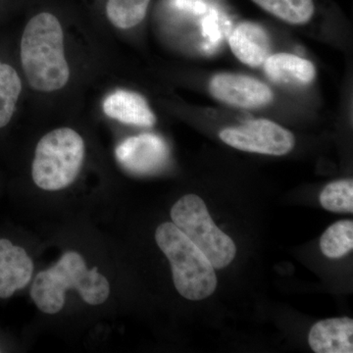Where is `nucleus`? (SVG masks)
<instances>
[{
    "label": "nucleus",
    "mask_w": 353,
    "mask_h": 353,
    "mask_svg": "<svg viewBox=\"0 0 353 353\" xmlns=\"http://www.w3.org/2000/svg\"><path fill=\"white\" fill-rule=\"evenodd\" d=\"M209 92L218 101L239 108H263L273 101L268 85L241 74H217L209 83Z\"/></svg>",
    "instance_id": "nucleus-7"
},
{
    "label": "nucleus",
    "mask_w": 353,
    "mask_h": 353,
    "mask_svg": "<svg viewBox=\"0 0 353 353\" xmlns=\"http://www.w3.org/2000/svg\"><path fill=\"white\" fill-rule=\"evenodd\" d=\"M171 218L173 224L203 252L214 268L223 269L232 263L236 254V245L216 226L201 197L187 194L179 199L171 209Z\"/></svg>",
    "instance_id": "nucleus-5"
},
{
    "label": "nucleus",
    "mask_w": 353,
    "mask_h": 353,
    "mask_svg": "<svg viewBox=\"0 0 353 353\" xmlns=\"http://www.w3.org/2000/svg\"><path fill=\"white\" fill-rule=\"evenodd\" d=\"M155 241L170 262L174 285L181 296L196 301L208 299L215 292L217 277L214 267L173 223L159 225Z\"/></svg>",
    "instance_id": "nucleus-3"
},
{
    "label": "nucleus",
    "mask_w": 353,
    "mask_h": 353,
    "mask_svg": "<svg viewBox=\"0 0 353 353\" xmlns=\"http://www.w3.org/2000/svg\"><path fill=\"white\" fill-rule=\"evenodd\" d=\"M22 90L17 70L0 57V130L12 121Z\"/></svg>",
    "instance_id": "nucleus-14"
},
{
    "label": "nucleus",
    "mask_w": 353,
    "mask_h": 353,
    "mask_svg": "<svg viewBox=\"0 0 353 353\" xmlns=\"http://www.w3.org/2000/svg\"><path fill=\"white\" fill-rule=\"evenodd\" d=\"M220 139L228 145L243 152L260 154H287L294 148L296 139L287 129L266 119L250 121L240 127L222 130Z\"/></svg>",
    "instance_id": "nucleus-6"
},
{
    "label": "nucleus",
    "mask_w": 353,
    "mask_h": 353,
    "mask_svg": "<svg viewBox=\"0 0 353 353\" xmlns=\"http://www.w3.org/2000/svg\"><path fill=\"white\" fill-rule=\"evenodd\" d=\"M103 111L109 118L139 127H152L157 116L145 97L130 90H118L103 102Z\"/></svg>",
    "instance_id": "nucleus-12"
},
{
    "label": "nucleus",
    "mask_w": 353,
    "mask_h": 353,
    "mask_svg": "<svg viewBox=\"0 0 353 353\" xmlns=\"http://www.w3.org/2000/svg\"><path fill=\"white\" fill-rule=\"evenodd\" d=\"M320 248L325 256L336 259L353 250V222L343 220L331 225L322 234Z\"/></svg>",
    "instance_id": "nucleus-17"
},
{
    "label": "nucleus",
    "mask_w": 353,
    "mask_h": 353,
    "mask_svg": "<svg viewBox=\"0 0 353 353\" xmlns=\"http://www.w3.org/2000/svg\"><path fill=\"white\" fill-rule=\"evenodd\" d=\"M234 57L250 67L263 65L270 57L271 41L264 28L252 22H243L234 28L229 39Z\"/></svg>",
    "instance_id": "nucleus-10"
},
{
    "label": "nucleus",
    "mask_w": 353,
    "mask_h": 353,
    "mask_svg": "<svg viewBox=\"0 0 353 353\" xmlns=\"http://www.w3.org/2000/svg\"><path fill=\"white\" fill-rule=\"evenodd\" d=\"M85 145L71 128H60L39 139L32 165L34 183L43 190L57 192L75 182L85 158Z\"/></svg>",
    "instance_id": "nucleus-4"
},
{
    "label": "nucleus",
    "mask_w": 353,
    "mask_h": 353,
    "mask_svg": "<svg viewBox=\"0 0 353 353\" xmlns=\"http://www.w3.org/2000/svg\"><path fill=\"white\" fill-rule=\"evenodd\" d=\"M322 208L331 212H353V182L352 179L330 183L320 194Z\"/></svg>",
    "instance_id": "nucleus-18"
},
{
    "label": "nucleus",
    "mask_w": 353,
    "mask_h": 353,
    "mask_svg": "<svg viewBox=\"0 0 353 353\" xmlns=\"http://www.w3.org/2000/svg\"><path fill=\"white\" fill-rule=\"evenodd\" d=\"M150 0H108L106 15L116 28L132 29L145 19Z\"/></svg>",
    "instance_id": "nucleus-16"
},
{
    "label": "nucleus",
    "mask_w": 353,
    "mask_h": 353,
    "mask_svg": "<svg viewBox=\"0 0 353 353\" xmlns=\"http://www.w3.org/2000/svg\"><path fill=\"white\" fill-rule=\"evenodd\" d=\"M263 65L268 78L282 85H308L316 77L314 65L290 53L270 55Z\"/></svg>",
    "instance_id": "nucleus-13"
},
{
    "label": "nucleus",
    "mask_w": 353,
    "mask_h": 353,
    "mask_svg": "<svg viewBox=\"0 0 353 353\" xmlns=\"http://www.w3.org/2000/svg\"><path fill=\"white\" fill-rule=\"evenodd\" d=\"M267 12L290 24H305L314 14L313 0H252Z\"/></svg>",
    "instance_id": "nucleus-15"
},
{
    "label": "nucleus",
    "mask_w": 353,
    "mask_h": 353,
    "mask_svg": "<svg viewBox=\"0 0 353 353\" xmlns=\"http://www.w3.org/2000/svg\"><path fill=\"white\" fill-rule=\"evenodd\" d=\"M20 61L30 87L41 92L61 90L70 79L64 53V34L57 16L37 14L25 26Z\"/></svg>",
    "instance_id": "nucleus-1"
},
{
    "label": "nucleus",
    "mask_w": 353,
    "mask_h": 353,
    "mask_svg": "<svg viewBox=\"0 0 353 353\" xmlns=\"http://www.w3.org/2000/svg\"><path fill=\"white\" fill-rule=\"evenodd\" d=\"M121 166L136 175H148L163 168L169 159V148L163 139L143 134L125 139L116 148Z\"/></svg>",
    "instance_id": "nucleus-8"
},
{
    "label": "nucleus",
    "mask_w": 353,
    "mask_h": 353,
    "mask_svg": "<svg viewBox=\"0 0 353 353\" xmlns=\"http://www.w3.org/2000/svg\"><path fill=\"white\" fill-rule=\"evenodd\" d=\"M34 263L28 252L8 239H0V299H7L31 282Z\"/></svg>",
    "instance_id": "nucleus-9"
},
{
    "label": "nucleus",
    "mask_w": 353,
    "mask_h": 353,
    "mask_svg": "<svg viewBox=\"0 0 353 353\" xmlns=\"http://www.w3.org/2000/svg\"><path fill=\"white\" fill-rule=\"evenodd\" d=\"M78 290L90 305H101L110 296V284L97 267L88 269L80 253L68 252L48 270L39 272L32 283L31 297L46 314H57L64 307L65 292Z\"/></svg>",
    "instance_id": "nucleus-2"
},
{
    "label": "nucleus",
    "mask_w": 353,
    "mask_h": 353,
    "mask_svg": "<svg viewBox=\"0 0 353 353\" xmlns=\"http://www.w3.org/2000/svg\"><path fill=\"white\" fill-rule=\"evenodd\" d=\"M308 343L316 353H352L353 320L330 318L316 323L309 332Z\"/></svg>",
    "instance_id": "nucleus-11"
}]
</instances>
